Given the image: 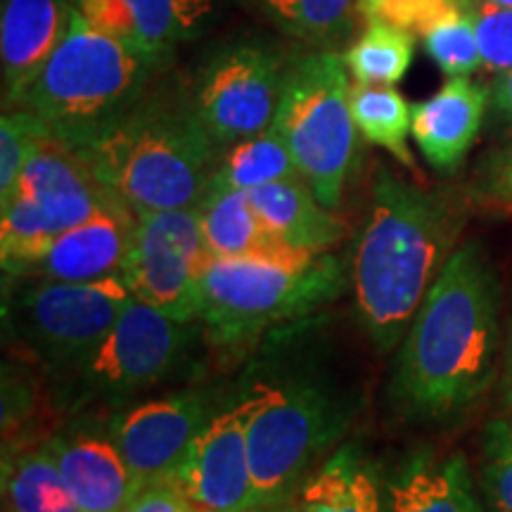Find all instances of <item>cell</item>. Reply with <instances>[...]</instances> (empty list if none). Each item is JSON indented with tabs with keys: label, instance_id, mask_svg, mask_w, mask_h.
Segmentation results:
<instances>
[{
	"label": "cell",
	"instance_id": "1",
	"mask_svg": "<svg viewBox=\"0 0 512 512\" xmlns=\"http://www.w3.org/2000/svg\"><path fill=\"white\" fill-rule=\"evenodd\" d=\"M501 283L477 240L456 247L422 299L389 382L415 422L470 413L501 373Z\"/></svg>",
	"mask_w": 512,
	"mask_h": 512
},
{
	"label": "cell",
	"instance_id": "2",
	"mask_svg": "<svg viewBox=\"0 0 512 512\" xmlns=\"http://www.w3.org/2000/svg\"><path fill=\"white\" fill-rule=\"evenodd\" d=\"M463 211L446 192L377 169L351 259L356 316L380 351L399 347L451 254Z\"/></svg>",
	"mask_w": 512,
	"mask_h": 512
},
{
	"label": "cell",
	"instance_id": "3",
	"mask_svg": "<svg viewBox=\"0 0 512 512\" xmlns=\"http://www.w3.org/2000/svg\"><path fill=\"white\" fill-rule=\"evenodd\" d=\"M76 150L136 216L200 207L219 169V145L183 95H145Z\"/></svg>",
	"mask_w": 512,
	"mask_h": 512
},
{
	"label": "cell",
	"instance_id": "4",
	"mask_svg": "<svg viewBox=\"0 0 512 512\" xmlns=\"http://www.w3.org/2000/svg\"><path fill=\"white\" fill-rule=\"evenodd\" d=\"M347 290L342 261L313 254L299 261H245L207 256L200 320L211 347L240 351L287 320L309 316Z\"/></svg>",
	"mask_w": 512,
	"mask_h": 512
},
{
	"label": "cell",
	"instance_id": "5",
	"mask_svg": "<svg viewBox=\"0 0 512 512\" xmlns=\"http://www.w3.org/2000/svg\"><path fill=\"white\" fill-rule=\"evenodd\" d=\"M164 62L133 53L74 10L72 27L50 57L22 107L38 114L67 145L88 138L138 105Z\"/></svg>",
	"mask_w": 512,
	"mask_h": 512
},
{
	"label": "cell",
	"instance_id": "6",
	"mask_svg": "<svg viewBox=\"0 0 512 512\" xmlns=\"http://www.w3.org/2000/svg\"><path fill=\"white\" fill-rule=\"evenodd\" d=\"M235 406L245 425L256 505L297 496L347 427L342 408L311 382L254 380Z\"/></svg>",
	"mask_w": 512,
	"mask_h": 512
},
{
	"label": "cell",
	"instance_id": "7",
	"mask_svg": "<svg viewBox=\"0 0 512 512\" xmlns=\"http://www.w3.org/2000/svg\"><path fill=\"white\" fill-rule=\"evenodd\" d=\"M273 128L318 200L337 211L354 164L358 131L344 57L318 50L290 64Z\"/></svg>",
	"mask_w": 512,
	"mask_h": 512
},
{
	"label": "cell",
	"instance_id": "8",
	"mask_svg": "<svg viewBox=\"0 0 512 512\" xmlns=\"http://www.w3.org/2000/svg\"><path fill=\"white\" fill-rule=\"evenodd\" d=\"M131 297L121 275L93 283L19 278L5 292V325L36 363L72 375L110 335Z\"/></svg>",
	"mask_w": 512,
	"mask_h": 512
},
{
	"label": "cell",
	"instance_id": "9",
	"mask_svg": "<svg viewBox=\"0 0 512 512\" xmlns=\"http://www.w3.org/2000/svg\"><path fill=\"white\" fill-rule=\"evenodd\" d=\"M114 202L121 200L95 178L86 157L50 133L24 166L12 195L0 204L5 275L12 278L50 240Z\"/></svg>",
	"mask_w": 512,
	"mask_h": 512
},
{
	"label": "cell",
	"instance_id": "10",
	"mask_svg": "<svg viewBox=\"0 0 512 512\" xmlns=\"http://www.w3.org/2000/svg\"><path fill=\"white\" fill-rule=\"evenodd\" d=\"M195 323H181L131 297L117 325L74 370L76 406L121 403L169 380L195 342Z\"/></svg>",
	"mask_w": 512,
	"mask_h": 512
},
{
	"label": "cell",
	"instance_id": "11",
	"mask_svg": "<svg viewBox=\"0 0 512 512\" xmlns=\"http://www.w3.org/2000/svg\"><path fill=\"white\" fill-rule=\"evenodd\" d=\"M207 256L200 209L150 211L138 216L124 278L140 302L181 323H197Z\"/></svg>",
	"mask_w": 512,
	"mask_h": 512
},
{
	"label": "cell",
	"instance_id": "12",
	"mask_svg": "<svg viewBox=\"0 0 512 512\" xmlns=\"http://www.w3.org/2000/svg\"><path fill=\"white\" fill-rule=\"evenodd\" d=\"M287 67L259 46H230L204 64L195 107L219 147H233L273 126Z\"/></svg>",
	"mask_w": 512,
	"mask_h": 512
},
{
	"label": "cell",
	"instance_id": "13",
	"mask_svg": "<svg viewBox=\"0 0 512 512\" xmlns=\"http://www.w3.org/2000/svg\"><path fill=\"white\" fill-rule=\"evenodd\" d=\"M216 411L209 394L185 389L114 415L110 439L124 456L138 491L174 479L190 444Z\"/></svg>",
	"mask_w": 512,
	"mask_h": 512
},
{
	"label": "cell",
	"instance_id": "14",
	"mask_svg": "<svg viewBox=\"0 0 512 512\" xmlns=\"http://www.w3.org/2000/svg\"><path fill=\"white\" fill-rule=\"evenodd\" d=\"M171 482L197 512L256 508L245 425L235 403L211 415Z\"/></svg>",
	"mask_w": 512,
	"mask_h": 512
},
{
	"label": "cell",
	"instance_id": "15",
	"mask_svg": "<svg viewBox=\"0 0 512 512\" xmlns=\"http://www.w3.org/2000/svg\"><path fill=\"white\" fill-rule=\"evenodd\" d=\"M138 216L124 202L102 207L91 219L64 230L10 280L93 283L112 275L124 278Z\"/></svg>",
	"mask_w": 512,
	"mask_h": 512
},
{
	"label": "cell",
	"instance_id": "16",
	"mask_svg": "<svg viewBox=\"0 0 512 512\" xmlns=\"http://www.w3.org/2000/svg\"><path fill=\"white\" fill-rule=\"evenodd\" d=\"M74 19V0H3L0 60L5 110L22 107L43 67L64 41Z\"/></svg>",
	"mask_w": 512,
	"mask_h": 512
},
{
	"label": "cell",
	"instance_id": "17",
	"mask_svg": "<svg viewBox=\"0 0 512 512\" xmlns=\"http://www.w3.org/2000/svg\"><path fill=\"white\" fill-rule=\"evenodd\" d=\"M489 105V88L470 76H453L430 100L411 105V136L430 166L451 174L465 162Z\"/></svg>",
	"mask_w": 512,
	"mask_h": 512
},
{
	"label": "cell",
	"instance_id": "18",
	"mask_svg": "<svg viewBox=\"0 0 512 512\" xmlns=\"http://www.w3.org/2000/svg\"><path fill=\"white\" fill-rule=\"evenodd\" d=\"M46 444L81 512H124L138 494L136 479L110 437L74 430L55 434Z\"/></svg>",
	"mask_w": 512,
	"mask_h": 512
},
{
	"label": "cell",
	"instance_id": "19",
	"mask_svg": "<svg viewBox=\"0 0 512 512\" xmlns=\"http://www.w3.org/2000/svg\"><path fill=\"white\" fill-rule=\"evenodd\" d=\"M387 512H486L482 494L463 453L434 448L413 451L384 477Z\"/></svg>",
	"mask_w": 512,
	"mask_h": 512
},
{
	"label": "cell",
	"instance_id": "20",
	"mask_svg": "<svg viewBox=\"0 0 512 512\" xmlns=\"http://www.w3.org/2000/svg\"><path fill=\"white\" fill-rule=\"evenodd\" d=\"M197 209H200L204 247L214 259L299 261L313 256L287 247L256 214L247 190L209 185Z\"/></svg>",
	"mask_w": 512,
	"mask_h": 512
},
{
	"label": "cell",
	"instance_id": "21",
	"mask_svg": "<svg viewBox=\"0 0 512 512\" xmlns=\"http://www.w3.org/2000/svg\"><path fill=\"white\" fill-rule=\"evenodd\" d=\"M261 221L297 252L325 254L349 235V226L335 209L325 207L304 178H287L249 190Z\"/></svg>",
	"mask_w": 512,
	"mask_h": 512
},
{
	"label": "cell",
	"instance_id": "22",
	"mask_svg": "<svg viewBox=\"0 0 512 512\" xmlns=\"http://www.w3.org/2000/svg\"><path fill=\"white\" fill-rule=\"evenodd\" d=\"M297 503L299 512H387L384 479L351 446L323 460L299 489Z\"/></svg>",
	"mask_w": 512,
	"mask_h": 512
},
{
	"label": "cell",
	"instance_id": "23",
	"mask_svg": "<svg viewBox=\"0 0 512 512\" xmlns=\"http://www.w3.org/2000/svg\"><path fill=\"white\" fill-rule=\"evenodd\" d=\"M3 503L8 512H81L46 441L3 453Z\"/></svg>",
	"mask_w": 512,
	"mask_h": 512
},
{
	"label": "cell",
	"instance_id": "24",
	"mask_svg": "<svg viewBox=\"0 0 512 512\" xmlns=\"http://www.w3.org/2000/svg\"><path fill=\"white\" fill-rule=\"evenodd\" d=\"M140 50L166 62L178 43L190 41L211 12V0H119Z\"/></svg>",
	"mask_w": 512,
	"mask_h": 512
},
{
	"label": "cell",
	"instance_id": "25",
	"mask_svg": "<svg viewBox=\"0 0 512 512\" xmlns=\"http://www.w3.org/2000/svg\"><path fill=\"white\" fill-rule=\"evenodd\" d=\"M351 114L354 124L368 143L387 150L396 162L415 171V157L408 147L411 133V105L394 86H351Z\"/></svg>",
	"mask_w": 512,
	"mask_h": 512
},
{
	"label": "cell",
	"instance_id": "26",
	"mask_svg": "<svg viewBox=\"0 0 512 512\" xmlns=\"http://www.w3.org/2000/svg\"><path fill=\"white\" fill-rule=\"evenodd\" d=\"M287 178H302V174H299L285 140L271 126L259 136L240 140L230 147L209 185L249 192L261 185L287 181Z\"/></svg>",
	"mask_w": 512,
	"mask_h": 512
},
{
	"label": "cell",
	"instance_id": "27",
	"mask_svg": "<svg viewBox=\"0 0 512 512\" xmlns=\"http://www.w3.org/2000/svg\"><path fill=\"white\" fill-rule=\"evenodd\" d=\"M413 34L387 22H370L344 55L349 74L363 86H394L413 64Z\"/></svg>",
	"mask_w": 512,
	"mask_h": 512
},
{
	"label": "cell",
	"instance_id": "28",
	"mask_svg": "<svg viewBox=\"0 0 512 512\" xmlns=\"http://www.w3.org/2000/svg\"><path fill=\"white\" fill-rule=\"evenodd\" d=\"M287 34L332 43L354 27L358 0H259Z\"/></svg>",
	"mask_w": 512,
	"mask_h": 512
},
{
	"label": "cell",
	"instance_id": "29",
	"mask_svg": "<svg viewBox=\"0 0 512 512\" xmlns=\"http://www.w3.org/2000/svg\"><path fill=\"white\" fill-rule=\"evenodd\" d=\"M477 486L486 512H512V415L482 430Z\"/></svg>",
	"mask_w": 512,
	"mask_h": 512
},
{
	"label": "cell",
	"instance_id": "30",
	"mask_svg": "<svg viewBox=\"0 0 512 512\" xmlns=\"http://www.w3.org/2000/svg\"><path fill=\"white\" fill-rule=\"evenodd\" d=\"M427 55L446 76H470L482 67V53L470 12L456 8L422 31Z\"/></svg>",
	"mask_w": 512,
	"mask_h": 512
},
{
	"label": "cell",
	"instance_id": "31",
	"mask_svg": "<svg viewBox=\"0 0 512 512\" xmlns=\"http://www.w3.org/2000/svg\"><path fill=\"white\" fill-rule=\"evenodd\" d=\"M50 133L46 121L27 107L5 110L0 119V204L12 195L24 166Z\"/></svg>",
	"mask_w": 512,
	"mask_h": 512
},
{
	"label": "cell",
	"instance_id": "32",
	"mask_svg": "<svg viewBox=\"0 0 512 512\" xmlns=\"http://www.w3.org/2000/svg\"><path fill=\"white\" fill-rule=\"evenodd\" d=\"M475 24L482 64L489 72H512V8L477 3L467 8Z\"/></svg>",
	"mask_w": 512,
	"mask_h": 512
},
{
	"label": "cell",
	"instance_id": "33",
	"mask_svg": "<svg viewBox=\"0 0 512 512\" xmlns=\"http://www.w3.org/2000/svg\"><path fill=\"white\" fill-rule=\"evenodd\" d=\"M361 15L368 22H387L394 27L422 36L430 24L446 12L465 8V0H358Z\"/></svg>",
	"mask_w": 512,
	"mask_h": 512
},
{
	"label": "cell",
	"instance_id": "34",
	"mask_svg": "<svg viewBox=\"0 0 512 512\" xmlns=\"http://www.w3.org/2000/svg\"><path fill=\"white\" fill-rule=\"evenodd\" d=\"M477 200L494 209L512 211V147L496 152L484 164L477 181Z\"/></svg>",
	"mask_w": 512,
	"mask_h": 512
},
{
	"label": "cell",
	"instance_id": "35",
	"mask_svg": "<svg viewBox=\"0 0 512 512\" xmlns=\"http://www.w3.org/2000/svg\"><path fill=\"white\" fill-rule=\"evenodd\" d=\"M124 512H197L174 482H159L140 489Z\"/></svg>",
	"mask_w": 512,
	"mask_h": 512
},
{
	"label": "cell",
	"instance_id": "36",
	"mask_svg": "<svg viewBox=\"0 0 512 512\" xmlns=\"http://www.w3.org/2000/svg\"><path fill=\"white\" fill-rule=\"evenodd\" d=\"M496 119L512 133V72L498 74L489 86Z\"/></svg>",
	"mask_w": 512,
	"mask_h": 512
},
{
	"label": "cell",
	"instance_id": "37",
	"mask_svg": "<svg viewBox=\"0 0 512 512\" xmlns=\"http://www.w3.org/2000/svg\"><path fill=\"white\" fill-rule=\"evenodd\" d=\"M498 392H501V403L505 413L512 415V323L508 339H505L503 358H501V373H498Z\"/></svg>",
	"mask_w": 512,
	"mask_h": 512
},
{
	"label": "cell",
	"instance_id": "38",
	"mask_svg": "<svg viewBox=\"0 0 512 512\" xmlns=\"http://www.w3.org/2000/svg\"><path fill=\"white\" fill-rule=\"evenodd\" d=\"M247 512H299V503H297V496H294V498H290V501L256 505V508L247 510Z\"/></svg>",
	"mask_w": 512,
	"mask_h": 512
},
{
	"label": "cell",
	"instance_id": "39",
	"mask_svg": "<svg viewBox=\"0 0 512 512\" xmlns=\"http://www.w3.org/2000/svg\"><path fill=\"white\" fill-rule=\"evenodd\" d=\"M477 3H489V5H501V8H512V0H477Z\"/></svg>",
	"mask_w": 512,
	"mask_h": 512
},
{
	"label": "cell",
	"instance_id": "40",
	"mask_svg": "<svg viewBox=\"0 0 512 512\" xmlns=\"http://www.w3.org/2000/svg\"><path fill=\"white\" fill-rule=\"evenodd\" d=\"M465 3H467V8H470V5H472V0H465Z\"/></svg>",
	"mask_w": 512,
	"mask_h": 512
},
{
	"label": "cell",
	"instance_id": "41",
	"mask_svg": "<svg viewBox=\"0 0 512 512\" xmlns=\"http://www.w3.org/2000/svg\"><path fill=\"white\" fill-rule=\"evenodd\" d=\"M3 512H8V510H5V508H3Z\"/></svg>",
	"mask_w": 512,
	"mask_h": 512
}]
</instances>
